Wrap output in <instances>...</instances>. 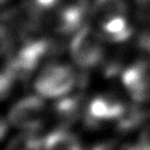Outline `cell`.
Masks as SVG:
<instances>
[{"label":"cell","mask_w":150,"mask_h":150,"mask_svg":"<svg viewBox=\"0 0 150 150\" xmlns=\"http://www.w3.org/2000/svg\"><path fill=\"white\" fill-rule=\"evenodd\" d=\"M77 83V76L69 66L50 65L35 82V89L43 98H59L71 91Z\"/></svg>","instance_id":"cell-1"},{"label":"cell","mask_w":150,"mask_h":150,"mask_svg":"<svg viewBox=\"0 0 150 150\" xmlns=\"http://www.w3.org/2000/svg\"><path fill=\"white\" fill-rule=\"evenodd\" d=\"M70 54L75 63L82 68L96 66L103 57L100 35L90 26H82L71 41Z\"/></svg>","instance_id":"cell-2"},{"label":"cell","mask_w":150,"mask_h":150,"mask_svg":"<svg viewBox=\"0 0 150 150\" xmlns=\"http://www.w3.org/2000/svg\"><path fill=\"white\" fill-rule=\"evenodd\" d=\"M87 12L86 0H68L52 14L50 23L57 33H74L82 28Z\"/></svg>","instance_id":"cell-3"},{"label":"cell","mask_w":150,"mask_h":150,"mask_svg":"<svg viewBox=\"0 0 150 150\" xmlns=\"http://www.w3.org/2000/svg\"><path fill=\"white\" fill-rule=\"evenodd\" d=\"M45 103L40 96H29L19 101L9 113V121L21 129L34 130L42 125Z\"/></svg>","instance_id":"cell-4"},{"label":"cell","mask_w":150,"mask_h":150,"mask_svg":"<svg viewBox=\"0 0 150 150\" xmlns=\"http://www.w3.org/2000/svg\"><path fill=\"white\" fill-rule=\"evenodd\" d=\"M126 106L114 98H96L88 110V123L96 125L102 121L118 120Z\"/></svg>","instance_id":"cell-5"},{"label":"cell","mask_w":150,"mask_h":150,"mask_svg":"<svg viewBox=\"0 0 150 150\" xmlns=\"http://www.w3.org/2000/svg\"><path fill=\"white\" fill-rule=\"evenodd\" d=\"M101 29L104 36L108 41L114 43L124 42L128 40L132 34L133 29L129 25L125 16H118L108 19L101 23Z\"/></svg>","instance_id":"cell-6"},{"label":"cell","mask_w":150,"mask_h":150,"mask_svg":"<svg viewBox=\"0 0 150 150\" xmlns=\"http://www.w3.org/2000/svg\"><path fill=\"white\" fill-rule=\"evenodd\" d=\"M92 16L100 23L118 16H125L127 4L125 0H96L91 9Z\"/></svg>","instance_id":"cell-7"},{"label":"cell","mask_w":150,"mask_h":150,"mask_svg":"<svg viewBox=\"0 0 150 150\" xmlns=\"http://www.w3.org/2000/svg\"><path fill=\"white\" fill-rule=\"evenodd\" d=\"M44 150H81L78 139L64 130L50 133L43 142Z\"/></svg>","instance_id":"cell-8"},{"label":"cell","mask_w":150,"mask_h":150,"mask_svg":"<svg viewBox=\"0 0 150 150\" xmlns=\"http://www.w3.org/2000/svg\"><path fill=\"white\" fill-rule=\"evenodd\" d=\"M82 99L81 96L64 98L55 104V114L62 123H71L76 121L81 112Z\"/></svg>","instance_id":"cell-9"},{"label":"cell","mask_w":150,"mask_h":150,"mask_svg":"<svg viewBox=\"0 0 150 150\" xmlns=\"http://www.w3.org/2000/svg\"><path fill=\"white\" fill-rule=\"evenodd\" d=\"M145 114L140 108H126L123 112L118 121V128L121 130H129L135 128L142 122Z\"/></svg>","instance_id":"cell-10"},{"label":"cell","mask_w":150,"mask_h":150,"mask_svg":"<svg viewBox=\"0 0 150 150\" xmlns=\"http://www.w3.org/2000/svg\"><path fill=\"white\" fill-rule=\"evenodd\" d=\"M42 142L33 135H22L14 138L7 150H41Z\"/></svg>","instance_id":"cell-11"},{"label":"cell","mask_w":150,"mask_h":150,"mask_svg":"<svg viewBox=\"0 0 150 150\" xmlns=\"http://www.w3.org/2000/svg\"><path fill=\"white\" fill-rule=\"evenodd\" d=\"M93 150H130V148L117 142H110L96 147Z\"/></svg>","instance_id":"cell-12"},{"label":"cell","mask_w":150,"mask_h":150,"mask_svg":"<svg viewBox=\"0 0 150 150\" xmlns=\"http://www.w3.org/2000/svg\"><path fill=\"white\" fill-rule=\"evenodd\" d=\"M59 0H35V4L41 9H50L58 2Z\"/></svg>","instance_id":"cell-13"},{"label":"cell","mask_w":150,"mask_h":150,"mask_svg":"<svg viewBox=\"0 0 150 150\" xmlns=\"http://www.w3.org/2000/svg\"><path fill=\"white\" fill-rule=\"evenodd\" d=\"M7 2V0H1V4H6Z\"/></svg>","instance_id":"cell-14"}]
</instances>
